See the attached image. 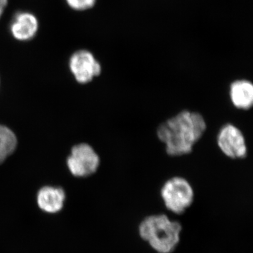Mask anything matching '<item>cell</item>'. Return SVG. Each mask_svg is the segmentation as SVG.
Instances as JSON below:
<instances>
[{
	"mask_svg": "<svg viewBox=\"0 0 253 253\" xmlns=\"http://www.w3.org/2000/svg\"><path fill=\"white\" fill-rule=\"evenodd\" d=\"M38 27V21L34 15L28 12L18 13L11 23V34L18 41H30L36 36Z\"/></svg>",
	"mask_w": 253,
	"mask_h": 253,
	"instance_id": "52a82bcc",
	"label": "cell"
},
{
	"mask_svg": "<svg viewBox=\"0 0 253 253\" xmlns=\"http://www.w3.org/2000/svg\"><path fill=\"white\" fill-rule=\"evenodd\" d=\"M217 142L221 152L227 157L241 159L247 156L248 148L244 134L233 124H226L221 128Z\"/></svg>",
	"mask_w": 253,
	"mask_h": 253,
	"instance_id": "5b68a950",
	"label": "cell"
},
{
	"mask_svg": "<svg viewBox=\"0 0 253 253\" xmlns=\"http://www.w3.org/2000/svg\"><path fill=\"white\" fill-rule=\"evenodd\" d=\"M207 126L202 115L183 111L158 126V139L166 146L171 156L189 154L201 139Z\"/></svg>",
	"mask_w": 253,
	"mask_h": 253,
	"instance_id": "6da1fadb",
	"label": "cell"
},
{
	"mask_svg": "<svg viewBox=\"0 0 253 253\" xmlns=\"http://www.w3.org/2000/svg\"><path fill=\"white\" fill-rule=\"evenodd\" d=\"M99 156L91 146L86 144L73 148L68 159V166L73 175L87 176L96 172L99 168Z\"/></svg>",
	"mask_w": 253,
	"mask_h": 253,
	"instance_id": "277c9868",
	"label": "cell"
},
{
	"mask_svg": "<svg viewBox=\"0 0 253 253\" xmlns=\"http://www.w3.org/2000/svg\"><path fill=\"white\" fill-rule=\"evenodd\" d=\"M66 1L72 9L77 11L90 9L96 3V0H66Z\"/></svg>",
	"mask_w": 253,
	"mask_h": 253,
	"instance_id": "8fae6325",
	"label": "cell"
},
{
	"mask_svg": "<svg viewBox=\"0 0 253 253\" xmlns=\"http://www.w3.org/2000/svg\"><path fill=\"white\" fill-rule=\"evenodd\" d=\"M229 95L237 109L249 110L253 105V84L247 80H238L231 83Z\"/></svg>",
	"mask_w": 253,
	"mask_h": 253,
	"instance_id": "ba28073f",
	"label": "cell"
},
{
	"mask_svg": "<svg viewBox=\"0 0 253 253\" xmlns=\"http://www.w3.org/2000/svg\"><path fill=\"white\" fill-rule=\"evenodd\" d=\"M70 68L76 81L83 84L89 83L101 73V65L86 50H81L73 54L70 60Z\"/></svg>",
	"mask_w": 253,
	"mask_h": 253,
	"instance_id": "8992f818",
	"label": "cell"
},
{
	"mask_svg": "<svg viewBox=\"0 0 253 253\" xmlns=\"http://www.w3.org/2000/svg\"><path fill=\"white\" fill-rule=\"evenodd\" d=\"M17 145L14 133L6 126H0V164L14 153Z\"/></svg>",
	"mask_w": 253,
	"mask_h": 253,
	"instance_id": "30bf717a",
	"label": "cell"
},
{
	"mask_svg": "<svg viewBox=\"0 0 253 253\" xmlns=\"http://www.w3.org/2000/svg\"><path fill=\"white\" fill-rule=\"evenodd\" d=\"M161 196L166 208L179 214L192 204L194 189L184 178L174 176L165 183L161 189Z\"/></svg>",
	"mask_w": 253,
	"mask_h": 253,
	"instance_id": "3957f363",
	"label": "cell"
},
{
	"mask_svg": "<svg viewBox=\"0 0 253 253\" xmlns=\"http://www.w3.org/2000/svg\"><path fill=\"white\" fill-rule=\"evenodd\" d=\"M8 0H0V18L4 12L5 8L7 5Z\"/></svg>",
	"mask_w": 253,
	"mask_h": 253,
	"instance_id": "7c38bea8",
	"label": "cell"
},
{
	"mask_svg": "<svg viewBox=\"0 0 253 253\" xmlns=\"http://www.w3.org/2000/svg\"><path fill=\"white\" fill-rule=\"evenodd\" d=\"M65 193L60 188L45 186L40 190L38 194V204L44 212L56 213L63 207Z\"/></svg>",
	"mask_w": 253,
	"mask_h": 253,
	"instance_id": "9c48e42d",
	"label": "cell"
},
{
	"mask_svg": "<svg viewBox=\"0 0 253 253\" xmlns=\"http://www.w3.org/2000/svg\"><path fill=\"white\" fill-rule=\"evenodd\" d=\"M181 224L164 214L146 217L139 226L141 237L160 253H171L179 241Z\"/></svg>",
	"mask_w": 253,
	"mask_h": 253,
	"instance_id": "7a4b0ae2",
	"label": "cell"
}]
</instances>
